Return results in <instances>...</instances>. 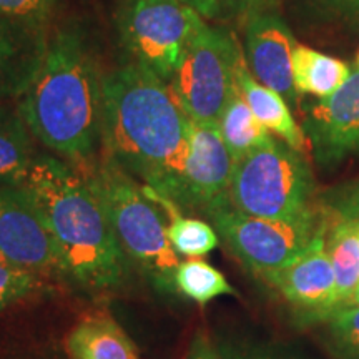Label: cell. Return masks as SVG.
<instances>
[{"label": "cell", "mask_w": 359, "mask_h": 359, "mask_svg": "<svg viewBox=\"0 0 359 359\" xmlns=\"http://www.w3.org/2000/svg\"><path fill=\"white\" fill-rule=\"evenodd\" d=\"M313 191V175L302 151L273 137L235 161L228 198L251 217L306 222L316 218Z\"/></svg>", "instance_id": "5"}, {"label": "cell", "mask_w": 359, "mask_h": 359, "mask_svg": "<svg viewBox=\"0 0 359 359\" xmlns=\"http://www.w3.org/2000/svg\"><path fill=\"white\" fill-rule=\"evenodd\" d=\"M39 276L0 262V313L37 290Z\"/></svg>", "instance_id": "26"}, {"label": "cell", "mask_w": 359, "mask_h": 359, "mask_svg": "<svg viewBox=\"0 0 359 359\" xmlns=\"http://www.w3.org/2000/svg\"><path fill=\"white\" fill-rule=\"evenodd\" d=\"M205 22L182 0H125L116 12L120 42L132 62L167 83Z\"/></svg>", "instance_id": "6"}, {"label": "cell", "mask_w": 359, "mask_h": 359, "mask_svg": "<svg viewBox=\"0 0 359 359\" xmlns=\"http://www.w3.org/2000/svg\"><path fill=\"white\" fill-rule=\"evenodd\" d=\"M222 359H285L276 356V354L259 351V349H243V351H238V349H226L223 351Z\"/></svg>", "instance_id": "29"}, {"label": "cell", "mask_w": 359, "mask_h": 359, "mask_svg": "<svg viewBox=\"0 0 359 359\" xmlns=\"http://www.w3.org/2000/svg\"><path fill=\"white\" fill-rule=\"evenodd\" d=\"M304 128L323 161L359 154V69L333 95L311 107Z\"/></svg>", "instance_id": "12"}, {"label": "cell", "mask_w": 359, "mask_h": 359, "mask_svg": "<svg viewBox=\"0 0 359 359\" xmlns=\"http://www.w3.org/2000/svg\"><path fill=\"white\" fill-rule=\"evenodd\" d=\"M20 188L47 223L65 276L88 290L115 288L125 280L127 255L82 173L40 154Z\"/></svg>", "instance_id": "3"}, {"label": "cell", "mask_w": 359, "mask_h": 359, "mask_svg": "<svg viewBox=\"0 0 359 359\" xmlns=\"http://www.w3.org/2000/svg\"><path fill=\"white\" fill-rule=\"evenodd\" d=\"M82 177L100 201L127 258L158 288L175 290L180 257L168 240V223L143 185L107 155Z\"/></svg>", "instance_id": "4"}, {"label": "cell", "mask_w": 359, "mask_h": 359, "mask_svg": "<svg viewBox=\"0 0 359 359\" xmlns=\"http://www.w3.org/2000/svg\"><path fill=\"white\" fill-rule=\"evenodd\" d=\"M175 290L198 304L210 303L218 296L236 294L222 271L198 258L180 262L175 271Z\"/></svg>", "instance_id": "22"}, {"label": "cell", "mask_w": 359, "mask_h": 359, "mask_svg": "<svg viewBox=\"0 0 359 359\" xmlns=\"http://www.w3.org/2000/svg\"><path fill=\"white\" fill-rule=\"evenodd\" d=\"M203 215L212 219V226L231 253L258 276L293 263L321 226L316 218L281 222L251 217L236 210L228 196L210 206Z\"/></svg>", "instance_id": "8"}, {"label": "cell", "mask_w": 359, "mask_h": 359, "mask_svg": "<svg viewBox=\"0 0 359 359\" xmlns=\"http://www.w3.org/2000/svg\"><path fill=\"white\" fill-rule=\"evenodd\" d=\"M349 67L344 62L296 43L293 50V83L296 93L327 98L346 82Z\"/></svg>", "instance_id": "18"}, {"label": "cell", "mask_w": 359, "mask_h": 359, "mask_svg": "<svg viewBox=\"0 0 359 359\" xmlns=\"http://www.w3.org/2000/svg\"><path fill=\"white\" fill-rule=\"evenodd\" d=\"M330 346L339 359H359V306L336 308L325 318Z\"/></svg>", "instance_id": "23"}, {"label": "cell", "mask_w": 359, "mask_h": 359, "mask_svg": "<svg viewBox=\"0 0 359 359\" xmlns=\"http://www.w3.org/2000/svg\"><path fill=\"white\" fill-rule=\"evenodd\" d=\"M62 0H0V17L48 29Z\"/></svg>", "instance_id": "25"}, {"label": "cell", "mask_w": 359, "mask_h": 359, "mask_svg": "<svg viewBox=\"0 0 359 359\" xmlns=\"http://www.w3.org/2000/svg\"><path fill=\"white\" fill-rule=\"evenodd\" d=\"M147 195L168 213V240L178 257L201 258L218 246V233L210 223L198 218L185 217L173 201L161 196L150 187Z\"/></svg>", "instance_id": "19"}, {"label": "cell", "mask_w": 359, "mask_h": 359, "mask_svg": "<svg viewBox=\"0 0 359 359\" xmlns=\"http://www.w3.org/2000/svg\"><path fill=\"white\" fill-rule=\"evenodd\" d=\"M333 6L344 7V8H354V11H359V0H327Z\"/></svg>", "instance_id": "30"}, {"label": "cell", "mask_w": 359, "mask_h": 359, "mask_svg": "<svg viewBox=\"0 0 359 359\" xmlns=\"http://www.w3.org/2000/svg\"><path fill=\"white\" fill-rule=\"evenodd\" d=\"M103 77L88 35L77 24L48 35L19 111L30 133L58 156L87 163L102 145Z\"/></svg>", "instance_id": "2"}, {"label": "cell", "mask_w": 359, "mask_h": 359, "mask_svg": "<svg viewBox=\"0 0 359 359\" xmlns=\"http://www.w3.org/2000/svg\"><path fill=\"white\" fill-rule=\"evenodd\" d=\"M358 69H359V57H358Z\"/></svg>", "instance_id": "32"}, {"label": "cell", "mask_w": 359, "mask_h": 359, "mask_svg": "<svg viewBox=\"0 0 359 359\" xmlns=\"http://www.w3.org/2000/svg\"><path fill=\"white\" fill-rule=\"evenodd\" d=\"M72 359H138L132 339L114 320L88 316L70 330L65 339Z\"/></svg>", "instance_id": "16"}, {"label": "cell", "mask_w": 359, "mask_h": 359, "mask_svg": "<svg viewBox=\"0 0 359 359\" xmlns=\"http://www.w3.org/2000/svg\"><path fill=\"white\" fill-rule=\"evenodd\" d=\"M241 55L231 34L205 22L168 83L191 120L219 122L238 88L236 67Z\"/></svg>", "instance_id": "7"}, {"label": "cell", "mask_w": 359, "mask_h": 359, "mask_svg": "<svg viewBox=\"0 0 359 359\" xmlns=\"http://www.w3.org/2000/svg\"><path fill=\"white\" fill-rule=\"evenodd\" d=\"M262 278L290 304L325 320L336 306L334 269L327 253L325 226L321 224L308 248L293 263Z\"/></svg>", "instance_id": "11"}, {"label": "cell", "mask_w": 359, "mask_h": 359, "mask_svg": "<svg viewBox=\"0 0 359 359\" xmlns=\"http://www.w3.org/2000/svg\"><path fill=\"white\" fill-rule=\"evenodd\" d=\"M236 85L253 115L257 116L263 127L276 133L283 142L288 143L296 151L304 150L306 137L291 115L285 98L253 77L248 65H246L245 55H241L238 60Z\"/></svg>", "instance_id": "15"}, {"label": "cell", "mask_w": 359, "mask_h": 359, "mask_svg": "<svg viewBox=\"0 0 359 359\" xmlns=\"http://www.w3.org/2000/svg\"><path fill=\"white\" fill-rule=\"evenodd\" d=\"M190 122L170 85L137 62L103 77L105 155L165 198L185 165Z\"/></svg>", "instance_id": "1"}, {"label": "cell", "mask_w": 359, "mask_h": 359, "mask_svg": "<svg viewBox=\"0 0 359 359\" xmlns=\"http://www.w3.org/2000/svg\"><path fill=\"white\" fill-rule=\"evenodd\" d=\"M48 35V29L0 17V100L27 92L43 60Z\"/></svg>", "instance_id": "14"}, {"label": "cell", "mask_w": 359, "mask_h": 359, "mask_svg": "<svg viewBox=\"0 0 359 359\" xmlns=\"http://www.w3.org/2000/svg\"><path fill=\"white\" fill-rule=\"evenodd\" d=\"M326 246L334 269L336 309L359 286V226L338 217Z\"/></svg>", "instance_id": "20"}, {"label": "cell", "mask_w": 359, "mask_h": 359, "mask_svg": "<svg viewBox=\"0 0 359 359\" xmlns=\"http://www.w3.org/2000/svg\"><path fill=\"white\" fill-rule=\"evenodd\" d=\"M188 359H222V354H218V351L213 348V344L210 343V339L206 336L198 334L193 339Z\"/></svg>", "instance_id": "28"}, {"label": "cell", "mask_w": 359, "mask_h": 359, "mask_svg": "<svg viewBox=\"0 0 359 359\" xmlns=\"http://www.w3.org/2000/svg\"><path fill=\"white\" fill-rule=\"evenodd\" d=\"M34 135L19 107L0 105V188H19L35 158Z\"/></svg>", "instance_id": "17"}, {"label": "cell", "mask_w": 359, "mask_h": 359, "mask_svg": "<svg viewBox=\"0 0 359 359\" xmlns=\"http://www.w3.org/2000/svg\"><path fill=\"white\" fill-rule=\"evenodd\" d=\"M233 165L235 161L224 145L219 125L191 120L185 165L167 198L182 212L198 210L205 213L228 196Z\"/></svg>", "instance_id": "9"}, {"label": "cell", "mask_w": 359, "mask_h": 359, "mask_svg": "<svg viewBox=\"0 0 359 359\" xmlns=\"http://www.w3.org/2000/svg\"><path fill=\"white\" fill-rule=\"evenodd\" d=\"M336 215L359 226V180L336 200Z\"/></svg>", "instance_id": "27"}, {"label": "cell", "mask_w": 359, "mask_h": 359, "mask_svg": "<svg viewBox=\"0 0 359 359\" xmlns=\"http://www.w3.org/2000/svg\"><path fill=\"white\" fill-rule=\"evenodd\" d=\"M218 125L233 161L240 160L273 138L269 130L253 115L238 88L228 102Z\"/></svg>", "instance_id": "21"}, {"label": "cell", "mask_w": 359, "mask_h": 359, "mask_svg": "<svg viewBox=\"0 0 359 359\" xmlns=\"http://www.w3.org/2000/svg\"><path fill=\"white\" fill-rule=\"evenodd\" d=\"M294 47L293 34L275 13H258L246 24V65L259 83L288 100H294L296 97L293 83Z\"/></svg>", "instance_id": "13"}, {"label": "cell", "mask_w": 359, "mask_h": 359, "mask_svg": "<svg viewBox=\"0 0 359 359\" xmlns=\"http://www.w3.org/2000/svg\"><path fill=\"white\" fill-rule=\"evenodd\" d=\"M341 306H359V286L353 291V294L349 296V298L343 304H341Z\"/></svg>", "instance_id": "31"}, {"label": "cell", "mask_w": 359, "mask_h": 359, "mask_svg": "<svg viewBox=\"0 0 359 359\" xmlns=\"http://www.w3.org/2000/svg\"><path fill=\"white\" fill-rule=\"evenodd\" d=\"M0 262H2V259H0Z\"/></svg>", "instance_id": "33"}, {"label": "cell", "mask_w": 359, "mask_h": 359, "mask_svg": "<svg viewBox=\"0 0 359 359\" xmlns=\"http://www.w3.org/2000/svg\"><path fill=\"white\" fill-rule=\"evenodd\" d=\"M208 22L246 19L268 12L275 0H182Z\"/></svg>", "instance_id": "24"}, {"label": "cell", "mask_w": 359, "mask_h": 359, "mask_svg": "<svg viewBox=\"0 0 359 359\" xmlns=\"http://www.w3.org/2000/svg\"><path fill=\"white\" fill-rule=\"evenodd\" d=\"M0 259L37 276L64 275L55 240L20 187L0 188Z\"/></svg>", "instance_id": "10"}]
</instances>
